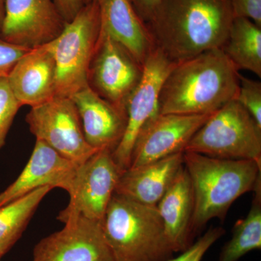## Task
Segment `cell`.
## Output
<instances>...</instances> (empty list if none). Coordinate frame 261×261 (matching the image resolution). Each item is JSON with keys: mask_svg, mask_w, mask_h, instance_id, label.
Returning a JSON list of instances; mask_svg holds the SVG:
<instances>
[{"mask_svg": "<svg viewBox=\"0 0 261 261\" xmlns=\"http://www.w3.org/2000/svg\"><path fill=\"white\" fill-rule=\"evenodd\" d=\"M233 20L229 0H163L147 24L155 47L178 63L221 49Z\"/></svg>", "mask_w": 261, "mask_h": 261, "instance_id": "cell-1", "label": "cell"}, {"mask_svg": "<svg viewBox=\"0 0 261 261\" xmlns=\"http://www.w3.org/2000/svg\"><path fill=\"white\" fill-rule=\"evenodd\" d=\"M240 73L221 49L176 63L163 82L159 114H211L236 99Z\"/></svg>", "mask_w": 261, "mask_h": 261, "instance_id": "cell-2", "label": "cell"}, {"mask_svg": "<svg viewBox=\"0 0 261 261\" xmlns=\"http://www.w3.org/2000/svg\"><path fill=\"white\" fill-rule=\"evenodd\" d=\"M184 165L193 190V231L211 219H224L233 202L253 192L261 178V164L250 160L221 159L185 152Z\"/></svg>", "mask_w": 261, "mask_h": 261, "instance_id": "cell-3", "label": "cell"}, {"mask_svg": "<svg viewBox=\"0 0 261 261\" xmlns=\"http://www.w3.org/2000/svg\"><path fill=\"white\" fill-rule=\"evenodd\" d=\"M101 225L114 261H165L174 253L157 206L114 193Z\"/></svg>", "mask_w": 261, "mask_h": 261, "instance_id": "cell-4", "label": "cell"}, {"mask_svg": "<svg viewBox=\"0 0 261 261\" xmlns=\"http://www.w3.org/2000/svg\"><path fill=\"white\" fill-rule=\"evenodd\" d=\"M185 152L221 159L250 160L261 164V127L233 99L211 115Z\"/></svg>", "mask_w": 261, "mask_h": 261, "instance_id": "cell-5", "label": "cell"}, {"mask_svg": "<svg viewBox=\"0 0 261 261\" xmlns=\"http://www.w3.org/2000/svg\"><path fill=\"white\" fill-rule=\"evenodd\" d=\"M100 34L97 0L84 5L50 42L56 63V96L71 97L89 85L91 62Z\"/></svg>", "mask_w": 261, "mask_h": 261, "instance_id": "cell-6", "label": "cell"}, {"mask_svg": "<svg viewBox=\"0 0 261 261\" xmlns=\"http://www.w3.org/2000/svg\"><path fill=\"white\" fill-rule=\"evenodd\" d=\"M31 133L72 162L81 165L97 152L87 143L71 98L56 96L31 108L25 116Z\"/></svg>", "mask_w": 261, "mask_h": 261, "instance_id": "cell-7", "label": "cell"}, {"mask_svg": "<svg viewBox=\"0 0 261 261\" xmlns=\"http://www.w3.org/2000/svg\"><path fill=\"white\" fill-rule=\"evenodd\" d=\"M122 173L112 151L103 149L92 154L79 166L69 202L58 214V221L65 224L82 216L102 223Z\"/></svg>", "mask_w": 261, "mask_h": 261, "instance_id": "cell-8", "label": "cell"}, {"mask_svg": "<svg viewBox=\"0 0 261 261\" xmlns=\"http://www.w3.org/2000/svg\"><path fill=\"white\" fill-rule=\"evenodd\" d=\"M143 70L144 65L126 48L100 32L88 74L89 86L96 93L126 113L127 103Z\"/></svg>", "mask_w": 261, "mask_h": 261, "instance_id": "cell-9", "label": "cell"}, {"mask_svg": "<svg viewBox=\"0 0 261 261\" xmlns=\"http://www.w3.org/2000/svg\"><path fill=\"white\" fill-rule=\"evenodd\" d=\"M175 64L157 47L144 63L142 80L127 103L124 135L112 152L115 162L123 172L129 168L132 151L140 132L159 114L161 88Z\"/></svg>", "mask_w": 261, "mask_h": 261, "instance_id": "cell-10", "label": "cell"}, {"mask_svg": "<svg viewBox=\"0 0 261 261\" xmlns=\"http://www.w3.org/2000/svg\"><path fill=\"white\" fill-rule=\"evenodd\" d=\"M66 23L54 0H5L0 32L7 42L33 49L55 40Z\"/></svg>", "mask_w": 261, "mask_h": 261, "instance_id": "cell-11", "label": "cell"}, {"mask_svg": "<svg viewBox=\"0 0 261 261\" xmlns=\"http://www.w3.org/2000/svg\"><path fill=\"white\" fill-rule=\"evenodd\" d=\"M34 247L32 261H114L100 222L79 216Z\"/></svg>", "mask_w": 261, "mask_h": 261, "instance_id": "cell-12", "label": "cell"}, {"mask_svg": "<svg viewBox=\"0 0 261 261\" xmlns=\"http://www.w3.org/2000/svg\"><path fill=\"white\" fill-rule=\"evenodd\" d=\"M211 114L158 115L137 137L129 168L139 167L185 152L187 144Z\"/></svg>", "mask_w": 261, "mask_h": 261, "instance_id": "cell-13", "label": "cell"}, {"mask_svg": "<svg viewBox=\"0 0 261 261\" xmlns=\"http://www.w3.org/2000/svg\"><path fill=\"white\" fill-rule=\"evenodd\" d=\"M80 166L42 141L36 140L32 155L22 172L0 192V207L41 187L61 188L69 194Z\"/></svg>", "mask_w": 261, "mask_h": 261, "instance_id": "cell-14", "label": "cell"}, {"mask_svg": "<svg viewBox=\"0 0 261 261\" xmlns=\"http://www.w3.org/2000/svg\"><path fill=\"white\" fill-rule=\"evenodd\" d=\"M7 79L21 107H36L56 97V63L50 43L29 49Z\"/></svg>", "mask_w": 261, "mask_h": 261, "instance_id": "cell-15", "label": "cell"}, {"mask_svg": "<svg viewBox=\"0 0 261 261\" xmlns=\"http://www.w3.org/2000/svg\"><path fill=\"white\" fill-rule=\"evenodd\" d=\"M84 137L93 148L113 151L121 142L126 125V113L101 97L89 86L73 94Z\"/></svg>", "mask_w": 261, "mask_h": 261, "instance_id": "cell-16", "label": "cell"}, {"mask_svg": "<svg viewBox=\"0 0 261 261\" xmlns=\"http://www.w3.org/2000/svg\"><path fill=\"white\" fill-rule=\"evenodd\" d=\"M97 3L100 32L121 44L144 65L155 45L132 0H97Z\"/></svg>", "mask_w": 261, "mask_h": 261, "instance_id": "cell-17", "label": "cell"}, {"mask_svg": "<svg viewBox=\"0 0 261 261\" xmlns=\"http://www.w3.org/2000/svg\"><path fill=\"white\" fill-rule=\"evenodd\" d=\"M183 167L184 152H178L128 168L118 180L115 193L145 205L157 206Z\"/></svg>", "mask_w": 261, "mask_h": 261, "instance_id": "cell-18", "label": "cell"}, {"mask_svg": "<svg viewBox=\"0 0 261 261\" xmlns=\"http://www.w3.org/2000/svg\"><path fill=\"white\" fill-rule=\"evenodd\" d=\"M157 208L173 252L185 251L192 245L194 196L185 165L159 201Z\"/></svg>", "mask_w": 261, "mask_h": 261, "instance_id": "cell-19", "label": "cell"}, {"mask_svg": "<svg viewBox=\"0 0 261 261\" xmlns=\"http://www.w3.org/2000/svg\"><path fill=\"white\" fill-rule=\"evenodd\" d=\"M221 50L238 70L261 77V27L247 18H233Z\"/></svg>", "mask_w": 261, "mask_h": 261, "instance_id": "cell-20", "label": "cell"}, {"mask_svg": "<svg viewBox=\"0 0 261 261\" xmlns=\"http://www.w3.org/2000/svg\"><path fill=\"white\" fill-rule=\"evenodd\" d=\"M53 190L41 187L0 207V257L21 238L41 202Z\"/></svg>", "mask_w": 261, "mask_h": 261, "instance_id": "cell-21", "label": "cell"}, {"mask_svg": "<svg viewBox=\"0 0 261 261\" xmlns=\"http://www.w3.org/2000/svg\"><path fill=\"white\" fill-rule=\"evenodd\" d=\"M253 192L248 214L234 225L232 238L223 247L218 261H238L249 252L260 250L261 178Z\"/></svg>", "mask_w": 261, "mask_h": 261, "instance_id": "cell-22", "label": "cell"}, {"mask_svg": "<svg viewBox=\"0 0 261 261\" xmlns=\"http://www.w3.org/2000/svg\"><path fill=\"white\" fill-rule=\"evenodd\" d=\"M21 108L10 89L7 77L0 78V151L19 110Z\"/></svg>", "mask_w": 261, "mask_h": 261, "instance_id": "cell-23", "label": "cell"}, {"mask_svg": "<svg viewBox=\"0 0 261 261\" xmlns=\"http://www.w3.org/2000/svg\"><path fill=\"white\" fill-rule=\"evenodd\" d=\"M238 101L261 127V83L240 75Z\"/></svg>", "mask_w": 261, "mask_h": 261, "instance_id": "cell-24", "label": "cell"}, {"mask_svg": "<svg viewBox=\"0 0 261 261\" xmlns=\"http://www.w3.org/2000/svg\"><path fill=\"white\" fill-rule=\"evenodd\" d=\"M225 233L222 227L211 228L196 243L175 258L165 261H201L207 250Z\"/></svg>", "mask_w": 261, "mask_h": 261, "instance_id": "cell-25", "label": "cell"}, {"mask_svg": "<svg viewBox=\"0 0 261 261\" xmlns=\"http://www.w3.org/2000/svg\"><path fill=\"white\" fill-rule=\"evenodd\" d=\"M29 49L7 42L0 32V78L8 76L17 61Z\"/></svg>", "mask_w": 261, "mask_h": 261, "instance_id": "cell-26", "label": "cell"}, {"mask_svg": "<svg viewBox=\"0 0 261 261\" xmlns=\"http://www.w3.org/2000/svg\"><path fill=\"white\" fill-rule=\"evenodd\" d=\"M233 18L252 20L261 27V0H229Z\"/></svg>", "mask_w": 261, "mask_h": 261, "instance_id": "cell-27", "label": "cell"}, {"mask_svg": "<svg viewBox=\"0 0 261 261\" xmlns=\"http://www.w3.org/2000/svg\"><path fill=\"white\" fill-rule=\"evenodd\" d=\"M57 8L66 23H69L86 5V0H54Z\"/></svg>", "mask_w": 261, "mask_h": 261, "instance_id": "cell-28", "label": "cell"}, {"mask_svg": "<svg viewBox=\"0 0 261 261\" xmlns=\"http://www.w3.org/2000/svg\"><path fill=\"white\" fill-rule=\"evenodd\" d=\"M163 0H132L137 11L146 23L149 21Z\"/></svg>", "mask_w": 261, "mask_h": 261, "instance_id": "cell-29", "label": "cell"}, {"mask_svg": "<svg viewBox=\"0 0 261 261\" xmlns=\"http://www.w3.org/2000/svg\"><path fill=\"white\" fill-rule=\"evenodd\" d=\"M5 14V0H0V27L3 23Z\"/></svg>", "mask_w": 261, "mask_h": 261, "instance_id": "cell-30", "label": "cell"}, {"mask_svg": "<svg viewBox=\"0 0 261 261\" xmlns=\"http://www.w3.org/2000/svg\"><path fill=\"white\" fill-rule=\"evenodd\" d=\"M95 1V0H86V4L87 3H91V2Z\"/></svg>", "mask_w": 261, "mask_h": 261, "instance_id": "cell-31", "label": "cell"}, {"mask_svg": "<svg viewBox=\"0 0 261 261\" xmlns=\"http://www.w3.org/2000/svg\"><path fill=\"white\" fill-rule=\"evenodd\" d=\"M1 259H2V257H0V261H1Z\"/></svg>", "mask_w": 261, "mask_h": 261, "instance_id": "cell-32", "label": "cell"}]
</instances>
